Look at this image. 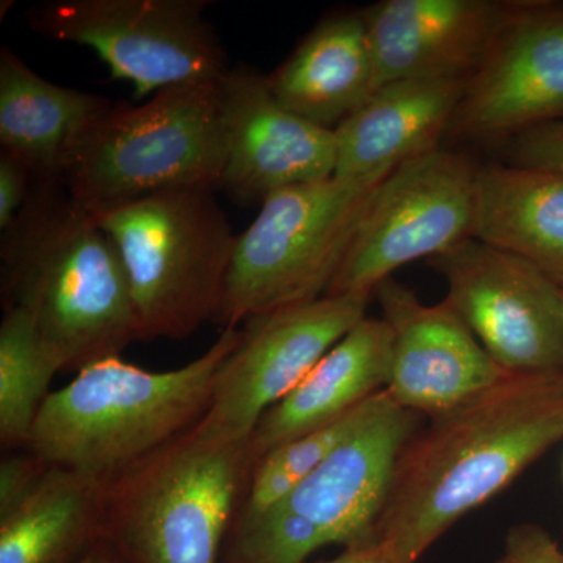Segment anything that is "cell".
Listing matches in <instances>:
<instances>
[{
	"label": "cell",
	"mask_w": 563,
	"mask_h": 563,
	"mask_svg": "<svg viewBox=\"0 0 563 563\" xmlns=\"http://www.w3.org/2000/svg\"><path fill=\"white\" fill-rule=\"evenodd\" d=\"M321 563H396V561L373 537L366 542L344 548L342 554L336 555L332 561Z\"/></svg>",
	"instance_id": "29"
},
{
	"label": "cell",
	"mask_w": 563,
	"mask_h": 563,
	"mask_svg": "<svg viewBox=\"0 0 563 563\" xmlns=\"http://www.w3.org/2000/svg\"><path fill=\"white\" fill-rule=\"evenodd\" d=\"M111 481L52 465L0 515V563H66L106 528Z\"/></svg>",
	"instance_id": "22"
},
{
	"label": "cell",
	"mask_w": 563,
	"mask_h": 563,
	"mask_svg": "<svg viewBox=\"0 0 563 563\" xmlns=\"http://www.w3.org/2000/svg\"><path fill=\"white\" fill-rule=\"evenodd\" d=\"M254 466L251 439L190 429L111 481L106 526L140 563H218Z\"/></svg>",
	"instance_id": "8"
},
{
	"label": "cell",
	"mask_w": 563,
	"mask_h": 563,
	"mask_svg": "<svg viewBox=\"0 0 563 563\" xmlns=\"http://www.w3.org/2000/svg\"><path fill=\"white\" fill-rule=\"evenodd\" d=\"M32 174L9 154L0 155V231L13 224L32 190Z\"/></svg>",
	"instance_id": "28"
},
{
	"label": "cell",
	"mask_w": 563,
	"mask_h": 563,
	"mask_svg": "<svg viewBox=\"0 0 563 563\" xmlns=\"http://www.w3.org/2000/svg\"><path fill=\"white\" fill-rule=\"evenodd\" d=\"M374 295L393 336L385 391L402 409L435 417L509 374L446 302L428 306L393 277Z\"/></svg>",
	"instance_id": "15"
},
{
	"label": "cell",
	"mask_w": 563,
	"mask_h": 563,
	"mask_svg": "<svg viewBox=\"0 0 563 563\" xmlns=\"http://www.w3.org/2000/svg\"><path fill=\"white\" fill-rule=\"evenodd\" d=\"M477 168L461 152L439 147L393 169L325 295L373 296L407 263L432 261L472 239Z\"/></svg>",
	"instance_id": "10"
},
{
	"label": "cell",
	"mask_w": 563,
	"mask_h": 563,
	"mask_svg": "<svg viewBox=\"0 0 563 563\" xmlns=\"http://www.w3.org/2000/svg\"><path fill=\"white\" fill-rule=\"evenodd\" d=\"M76 563H118L107 551L92 550Z\"/></svg>",
	"instance_id": "30"
},
{
	"label": "cell",
	"mask_w": 563,
	"mask_h": 563,
	"mask_svg": "<svg viewBox=\"0 0 563 563\" xmlns=\"http://www.w3.org/2000/svg\"><path fill=\"white\" fill-rule=\"evenodd\" d=\"M220 80L181 85L141 106L113 102L70 150L62 181L92 214L173 190H220Z\"/></svg>",
	"instance_id": "4"
},
{
	"label": "cell",
	"mask_w": 563,
	"mask_h": 563,
	"mask_svg": "<svg viewBox=\"0 0 563 563\" xmlns=\"http://www.w3.org/2000/svg\"><path fill=\"white\" fill-rule=\"evenodd\" d=\"M379 393L331 424L296 437L258 459L252 470L246 503L240 515L265 512L302 483L344 440L365 424Z\"/></svg>",
	"instance_id": "24"
},
{
	"label": "cell",
	"mask_w": 563,
	"mask_h": 563,
	"mask_svg": "<svg viewBox=\"0 0 563 563\" xmlns=\"http://www.w3.org/2000/svg\"><path fill=\"white\" fill-rule=\"evenodd\" d=\"M421 415L377 395L368 420L265 512L240 515L231 563H303L328 544L373 539L404 444Z\"/></svg>",
	"instance_id": "7"
},
{
	"label": "cell",
	"mask_w": 563,
	"mask_h": 563,
	"mask_svg": "<svg viewBox=\"0 0 563 563\" xmlns=\"http://www.w3.org/2000/svg\"><path fill=\"white\" fill-rule=\"evenodd\" d=\"M514 165L563 172V118L512 140Z\"/></svg>",
	"instance_id": "25"
},
{
	"label": "cell",
	"mask_w": 563,
	"mask_h": 563,
	"mask_svg": "<svg viewBox=\"0 0 563 563\" xmlns=\"http://www.w3.org/2000/svg\"><path fill=\"white\" fill-rule=\"evenodd\" d=\"M472 239L523 258L563 288V172L477 168Z\"/></svg>",
	"instance_id": "21"
},
{
	"label": "cell",
	"mask_w": 563,
	"mask_h": 563,
	"mask_svg": "<svg viewBox=\"0 0 563 563\" xmlns=\"http://www.w3.org/2000/svg\"><path fill=\"white\" fill-rule=\"evenodd\" d=\"M369 299L324 295L244 321L239 346L218 369L209 407L191 431L206 439H251L263 415L366 318Z\"/></svg>",
	"instance_id": "11"
},
{
	"label": "cell",
	"mask_w": 563,
	"mask_h": 563,
	"mask_svg": "<svg viewBox=\"0 0 563 563\" xmlns=\"http://www.w3.org/2000/svg\"><path fill=\"white\" fill-rule=\"evenodd\" d=\"M496 563H563V550L544 529L520 525L510 529Z\"/></svg>",
	"instance_id": "27"
},
{
	"label": "cell",
	"mask_w": 563,
	"mask_h": 563,
	"mask_svg": "<svg viewBox=\"0 0 563 563\" xmlns=\"http://www.w3.org/2000/svg\"><path fill=\"white\" fill-rule=\"evenodd\" d=\"M562 439L563 372L507 374L407 440L374 539L417 563Z\"/></svg>",
	"instance_id": "1"
},
{
	"label": "cell",
	"mask_w": 563,
	"mask_h": 563,
	"mask_svg": "<svg viewBox=\"0 0 563 563\" xmlns=\"http://www.w3.org/2000/svg\"><path fill=\"white\" fill-rule=\"evenodd\" d=\"M0 324V442L27 448L41 407L60 366L31 314L7 307Z\"/></svg>",
	"instance_id": "23"
},
{
	"label": "cell",
	"mask_w": 563,
	"mask_h": 563,
	"mask_svg": "<svg viewBox=\"0 0 563 563\" xmlns=\"http://www.w3.org/2000/svg\"><path fill=\"white\" fill-rule=\"evenodd\" d=\"M110 99L43 79L14 54L0 49V144L33 181L62 180L63 166L81 133Z\"/></svg>",
	"instance_id": "20"
},
{
	"label": "cell",
	"mask_w": 563,
	"mask_h": 563,
	"mask_svg": "<svg viewBox=\"0 0 563 563\" xmlns=\"http://www.w3.org/2000/svg\"><path fill=\"white\" fill-rule=\"evenodd\" d=\"M393 336L383 318H363L279 404L251 437L254 462L274 448L331 424L385 390Z\"/></svg>",
	"instance_id": "18"
},
{
	"label": "cell",
	"mask_w": 563,
	"mask_h": 563,
	"mask_svg": "<svg viewBox=\"0 0 563 563\" xmlns=\"http://www.w3.org/2000/svg\"><path fill=\"white\" fill-rule=\"evenodd\" d=\"M384 179L333 176L269 195L236 235L213 322L239 328L257 314L324 296Z\"/></svg>",
	"instance_id": "6"
},
{
	"label": "cell",
	"mask_w": 563,
	"mask_h": 563,
	"mask_svg": "<svg viewBox=\"0 0 563 563\" xmlns=\"http://www.w3.org/2000/svg\"><path fill=\"white\" fill-rule=\"evenodd\" d=\"M266 77L282 106L335 131L376 91V65L361 11L318 22Z\"/></svg>",
	"instance_id": "19"
},
{
	"label": "cell",
	"mask_w": 563,
	"mask_h": 563,
	"mask_svg": "<svg viewBox=\"0 0 563 563\" xmlns=\"http://www.w3.org/2000/svg\"><path fill=\"white\" fill-rule=\"evenodd\" d=\"M242 331L222 329L201 357L169 372L103 358L52 391L27 450L51 465L114 481L196 424L209 407L214 377Z\"/></svg>",
	"instance_id": "3"
},
{
	"label": "cell",
	"mask_w": 563,
	"mask_h": 563,
	"mask_svg": "<svg viewBox=\"0 0 563 563\" xmlns=\"http://www.w3.org/2000/svg\"><path fill=\"white\" fill-rule=\"evenodd\" d=\"M465 81L406 79L377 88L333 131V176L384 179L404 163L442 147Z\"/></svg>",
	"instance_id": "17"
},
{
	"label": "cell",
	"mask_w": 563,
	"mask_h": 563,
	"mask_svg": "<svg viewBox=\"0 0 563 563\" xmlns=\"http://www.w3.org/2000/svg\"><path fill=\"white\" fill-rule=\"evenodd\" d=\"M499 0H380L362 10L376 90L406 79L468 80L506 20Z\"/></svg>",
	"instance_id": "16"
},
{
	"label": "cell",
	"mask_w": 563,
	"mask_h": 563,
	"mask_svg": "<svg viewBox=\"0 0 563 563\" xmlns=\"http://www.w3.org/2000/svg\"><path fill=\"white\" fill-rule=\"evenodd\" d=\"M444 302L507 373L563 372V288L531 263L468 239L432 258Z\"/></svg>",
	"instance_id": "12"
},
{
	"label": "cell",
	"mask_w": 563,
	"mask_h": 563,
	"mask_svg": "<svg viewBox=\"0 0 563 563\" xmlns=\"http://www.w3.org/2000/svg\"><path fill=\"white\" fill-rule=\"evenodd\" d=\"M51 463L29 451L10 455L0 463V515L18 506L38 485Z\"/></svg>",
	"instance_id": "26"
},
{
	"label": "cell",
	"mask_w": 563,
	"mask_h": 563,
	"mask_svg": "<svg viewBox=\"0 0 563 563\" xmlns=\"http://www.w3.org/2000/svg\"><path fill=\"white\" fill-rule=\"evenodd\" d=\"M225 166L220 190L243 206L273 192L333 177L335 133L282 106L268 77L246 65L220 80Z\"/></svg>",
	"instance_id": "14"
},
{
	"label": "cell",
	"mask_w": 563,
	"mask_h": 563,
	"mask_svg": "<svg viewBox=\"0 0 563 563\" xmlns=\"http://www.w3.org/2000/svg\"><path fill=\"white\" fill-rule=\"evenodd\" d=\"M206 0H55L32 7L33 32L96 52L133 98L218 81L231 69Z\"/></svg>",
	"instance_id": "9"
},
{
	"label": "cell",
	"mask_w": 563,
	"mask_h": 563,
	"mask_svg": "<svg viewBox=\"0 0 563 563\" xmlns=\"http://www.w3.org/2000/svg\"><path fill=\"white\" fill-rule=\"evenodd\" d=\"M213 192H155L95 213L120 252L140 342L187 339L217 317L236 235Z\"/></svg>",
	"instance_id": "5"
},
{
	"label": "cell",
	"mask_w": 563,
	"mask_h": 563,
	"mask_svg": "<svg viewBox=\"0 0 563 563\" xmlns=\"http://www.w3.org/2000/svg\"><path fill=\"white\" fill-rule=\"evenodd\" d=\"M3 307L31 314L60 369L80 372L140 342L120 252L62 180L33 181L2 232Z\"/></svg>",
	"instance_id": "2"
},
{
	"label": "cell",
	"mask_w": 563,
	"mask_h": 563,
	"mask_svg": "<svg viewBox=\"0 0 563 563\" xmlns=\"http://www.w3.org/2000/svg\"><path fill=\"white\" fill-rule=\"evenodd\" d=\"M563 118V5L510 2L490 49L465 81L450 135L510 140Z\"/></svg>",
	"instance_id": "13"
}]
</instances>
